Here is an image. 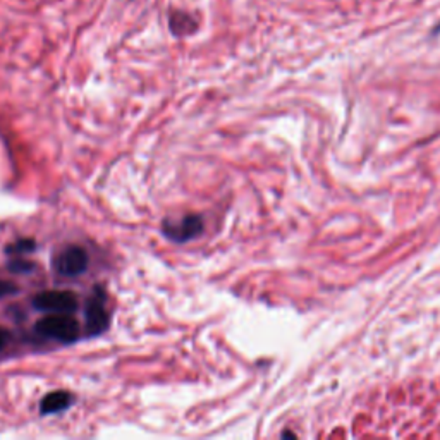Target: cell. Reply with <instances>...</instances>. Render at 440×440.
Segmentation results:
<instances>
[{
	"label": "cell",
	"instance_id": "52a82bcc",
	"mask_svg": "<svg viewBox=\"0 0 440 440\" xmlns=\"http://www.w3.org/2000/svg\"><path fill=\"white\" fill-rule=\"evenodd\" d=\"M169 25L170 31L176 33L177 37H181V35H189L196 30V21H194L191 16L181 13V11H172V13H170Z\"/></svg>",
	"mask_w": 440,
	"mask_h": 440
},
{
	"label": "cell",
	"instance_id": "5b68a950",
	"mask_svg": "<svg viewBox=\"0 0 440 440\" xmlns=\"http://www.w3.org/2000/svg\"><path fill=\"white\" fill-rule=\"evenodd\" d=\"M107 325H109V313L105 310L104 295L100 289H97L86 307V332L90 335H98L105 331Z\"/></svg>",
	"mask_w": 440,
	"mask_h": 440
},
{
	"label": "cell",
	"instance_id": "6da1fadb",
	"mask_svg": "<svg viewBox=\"0 0 440 440\" xmlns=\"http://www.w3.org/2000/svg\"><path fill=\"white\" fill-rule=\"evenodd\" d=\"M37 332L49 339L69 344L79 337V323L76 319L69 316V313H52L38 320Z\"/></svg>",
	"mask_w": 440,
	"mask_h": 440
},
{
	"label": "cell",
	"instance_id": "7a4b0ae2",
	"mask_svg": "<svg viewBox=\"0 0 440 440\" xmlns=\"http://www.w3.org/2000/svg\"><path fill=\"white\" fill-rule=\"evenodd\" d=\"M33 304L45 313H73L78 308V298L69 291H45L35 296Z\"/></svg>",
	"mask_w": 440,
	"mask_h": 440
},
{
	"label": "cell",
	"instance_id": "3957f363",
	"mask_svg": "<svg viewBox=\"0 0 440 440\" xmlns=\"http://www.w3.org/2000/svg\"><path fill=\"white\" fill-rule=\"evenodd\" d=\"M88 268V253L79 246H67L55 258V270L64 277L81 275Z\"/></svg>",
	"mask_w": 440,
	"mask_h": 440
},
{
	"label": "cell",
	"instance_id": "277c9868",
	"mask_svg": "<svg viewBox=\"0 0 440 440\" xmlns=\"http://www.w3.org/2000/svg\"><path fill=\"white\" fill-rule=\"evenodd\" d=\"M203 231V220L200 215H186L179 222L167 220L164 224V234L176 243H186Z\"/></svg>",
	"mask_w": 440,
	"mask_h": 440
},
{
	"label": "cell",
	"instance_id": "8fae6325",
	"mask_svg": "<svg viewBox=\"0 0 440 440\" xmlns=\"http://www.w3.org/2000/svg\"><path fill=\"white\" fill-rule=\"evenodd\" d=\"M432 35H434V37H439L440 35V21L437 23V25H435L434 30H432Z\"/></svg>",
	"mask_w": 440,
	"mask_h": 440
},
{
	"label": "cell",
	"instance_id": "8992f818",
	"mask_svg": "<svg viewBox=\"0 0 440 440\" xmlns=\"http://www.w3.org/2000/svg\"><path fill=\"white\" fill-rule=\"evenodd\" d=\"M71 403H73V398H71L69 392L54 391L42 399V403H40V411H42V415L61 413V411H64L71 406Z\"/></svg>",
	"mask_w": 440,
	"mask_h": 440
},
{
	"label": "cell",
	"instance_id": "7c38bea8",
	"mask_svg": "<svg viewBox=\"0 0 440 440\" xmlns=\"http://www.w3.org/2000/svg\"><path fill=\"white\" fill-rule=\"evenodd\" d=\"M4 346H6V334H4V332L0 331V350H2Z\"/></svg>",
	"mask_w": 440,
	"mask_h": 440
},
{
	"label": "cell",
	"instance_id": "9c48e42d",
	"mask_svg": "<svg viewBox=\"0 0 440 440\" xmlns=\"http://www.w3.org/2000/svg\"><path fill=\"white\" fill-rule=\"evenodd\" d=\"M16 292H18V285L9 283V280H0V298L16 295Z\"/></svg>",
	"mask_w": 440,
	"mask_h": 440
},
{
	"label": "cell",
	"instance_id": "30bf717a",
	"mask_svg": "<svg viewBox=\"0 0 440 440\" xmlns=\"http://www.w3.org/2000/svg\"><path fill=\"white\" fill-rule=\"evenodd\" d=\"M9 268L13 272H26V270H31V268H33V265H31L30 261H25V260H14V261H11Z\"/></svg>",
	"mask_w": 440,
	"mask_h": 440
},
{
	"label": "cell",
	"instance_id": "ba28073f",
	"mask_svg": "<svg viewBox=\"0 0 440 440\" xmlns=\"http://www.w3.org/2000/svg\"><path fill=\"white\" fill-rule=\"evenodd\" d=\"M35 243L31 239H21L18 243L11 244V246L6 248L7 253H25V251H33Z\"/></svg>",
	"mask_w": 440,
	"mask_h": 440
}]
</instances>
